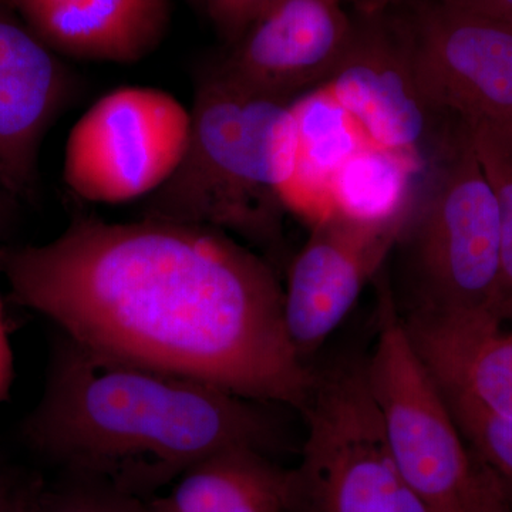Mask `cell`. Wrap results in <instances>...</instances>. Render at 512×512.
I'll use <instances>...</instances> for the list:
<instances>
[{"mask_svg":"<svg viewBox=\"0 0 512 512\" xmlns=\"http://www.w3.org/2000/svg\"><path fill=\"white\" fill-rule=\"evenodd\" d=\"M3 278L100 355L298 412L311 392L271 262L220 229L80 215L53 241L9 248Z\"/></svg>","mask_w":512,"mask_h":512,"instance_id":"obj_1","label":"cell"},{"mask_svg":"<svg viewBox=\"0 0 512 512\" xmlns=\"http://www.w3.org/2000/svg\"><path fill=\"white\" fill-rule=\"evenodd\" d=\"M266 406L111 359L56 332L42 394L20 436L63 476L147 500L222 448L249 446L272 454L281 431Z\"/></svg>","mask_w":512,"mask_h":512,"instance_id":"obj_2","label":"cell"},{"mask_svg":"<svg viewBox=\"0 0 512 512\" xmlns=\"http://www.w3.org/2000/svg\"><path fill=\"white\" fill-rule=\"evenodd\" d=\"M183 160L143 217L220 229L281 254L296 165L292 103L249 90L217 66L195 86Z\"/></svg>","mask_w":512,"mask_h":512,"instance_id":"obj_3","label":"cell"},{"mask_svg":"<svg viewBox=\"0 0 512 512\" xmlns=\"http://www.w3.org/2000/svg\"><path fill=\"white\" fill-rule=\"evenodd\" d=\"M429 164L396 244L409 291L406 312L491 315L501 271L500 208L466 121H458Z\"/></svg>","mask_w":512,"mask_h":512,"instance_id":"obj_4","label":"cell"},{"mask_svg":"<svg viewBox=\"0 0 512 512\" xmlns=\"http://www.w3.org/2000/svg\"><path fill=\"white\" fill-rule=\"evenodd\" d=\"M299 413L306 436L289 468L288 512H439L394 460L365 363L315 370Z\"/></svg>","mask_w":512,"mask_h":512,"instance_id":"obj_5","label":"cell"},{"mask_svg":"<svg viewBox=\"0 0 512 512\" xmlns=\"http://www.w3.org/2000/svg\"><path fill=\"white\" fill-rule=\"evenodd\" d=\"M375 281L379 326L365 360L367 384L403 476L434 510L450 512L473 484L476 458L407 335L386 269Z\"/></svg>","mask_w":512,"mask_h":512,"instance_id":"obj_6","label":"cell"},{"mask_svg":"<svg viewBox=\"0 0 512 512\" xmlns=\"http://www.w3.org/2000/svg\"><path fill=\"white\" fill-rule=\"evenodd\" d=\"M191 114L173 94L121 87L74 124L64 148V183L94 204L150 197L183 160Z\"/></svg>","mask_w":512,"mask_h":512,"instance_id":"obj_7","label":"cell"},{"mask_svg":"<svg viewBox=\"0 0 512 512\" xmlns=\"http://www.w3.org/2000/svg\"><path fill=\"white\" fill-rule=\"evenodd\" d=\"M328 87L373 146L424 165L450 136L456 117L424 96L397 8L353 16V33Z\"/></svg>","mask_w":512,"mask_h":512,"instance_id":"obj_8","label":"cell"},{"mask_svg":"<svg viewBox=\"0 0 512 512\" xmlns=\"http://www.w3.org/2000/svg\"><path fill=\"white\" fill-rule=\"evenodd\" d=\"M397 12L427 100L466 123L512 127V28L443 0H406Z\"/></svg>","mask_w":512,"mask_h":512,"instance_id":"obj_9","label":"cell"},{"mask_svg":"<svg viewBox=\"0 0 512 512\" xmlns=\"http://www.w3.org/2000/svg\"><path fill=\"white\" fill-rule=\"evenodd\" d=\"M412 208L382 221L359 220L336 210L313 221L284 289L286 332L306 365L382 271Z\"/></svg>","mask_w":512,"mask_h":512,"instance_id":"obj_10","label":"cell"},{"mask_svg":"<svg viewBox=\"0 0 512 512\" xmlns=\"http://www.w3.org/2000/svg\"><path fill=\"white\" fill-rule=\"evenodd\" d=\"M352 33L342 0H274L215 66L249 90L293 103L328 82Z\"/></svg>","mask_w":512,"mask_h":512,"instance_id":"obj_11","label":"cell"},{"mask_svg":"<svg viewBox=\"0 0 512 512\" xmlns=\"http://www.w3.org/2000/svg\"><path fill=\"white\" fill-rule=\"evenodd\" d=\"M66 93L52 49L0 9V185L15 198L35 190L40 144Z\"/></svg>","mask_w":512,"mask_h":512,"instance_id":"obj_12","label":"cell"},{"mask_svg":"<svg viewBox=\"0 0 512 512\" xmlns=\"http://www.w3.org/2000/svg\"><path fill=\"white\" fill-rule=\"evenodd\" d=\"M402 316L414 348L443 392L512 419V330L488 313Z\"/></svg>","mask_w":512,"mask_h":512,"instance_id":"obj_13","label":"cell"},{"mask_svg":"<svg viewBox=\"0 0 512 512\" xmlns=\"http://www.w3.org/2000/svg\"><path fill=\"white\" fill-rule=\"evenodd\" d=\"M49 49L76 59L134 63L163 39L170 0H12Z\"/></svg>","mask_w":512,"mask_h":512,"instance_id":"obj_14","label":"cell"},{"mask_svg":"<svg viewBox=\"0 0 512 512\" xmlns=\"http://www.w3.org/2000/svg\"><path fill=\"white\" fill-rule=\"evenodd\" d=\"M148 512H288L289 468L249 446L222 448L192 464Z\"/></svg>","mask_w":512,"mask_h":512,"instance_id":"obj_15","label":"cell"},{"mask_svg":"<svg viewBox=\"0 0 512 512\" xmlns=\"http://www.w3.org/2000/svg\"><path fill=\"white\" fill-rule=\"evenodd\" d=\"M292 114L296 128V165L286 204L289 211L315 221L328 211L333 177L369 141L323 84L293 101Z\"/></svg>","mask_w":512,"mask_h":512,"instance_id":"obj_16","label":"cell"},{"mask_svg":"<svg viewBox=\"0 0 512 512\" xmlns=\"http://www.w3.org/2000/svg\"><path fill=\"white\" fill-rule=\"evenodd\" d=\"M424 168L416 158L367 144L333 177L328 210L366 221L397 217L413 207Z\"/></svg>","mask_w":512,"mask_h":512,"instance_id":"obj_17","label":"cell"},{"mask_svg":"<svg viewBox=\"0 0 512 512\" xmlns=\"http://www.w3.org/2000/svg\"><path fill=\"white\" fill-rule=\"evenodd\" d=\"M466 124L500 208L501 271L491 315L504 325L512 323V127L485 121Z\"/></svg>","mask_w":512,"mask_h":512,"instance_id":"obj_18","label":"cell"},{"mask_svg":"<svg viewBox=\"0 0 512 512\" xmlns=\"http://www.w3.org/2000/svg\"><path fill=\"white\" fill-rule=\"evenodd\" d=\"M441 393L471 454L512 498V419L487 412L458 394Z\"/></svg>","mask_w":512,"mask_h":512,"instance_id":"obj_19","label":"cell"},{"mask_svg":"<svg viewBox=\"0 0 512 512\" xmlns=\"http://www.w3.org/2000/svg\"><path fill=\"white\" fill-rule=\"evenodd\" d=\"M39 512H148L146 500L86 478L63 476L46 485Z\"/></svg>","mask_w":512,"mask_h":512,"instance_id":"obj_20","label":"cell"},{"mask_svg":"<svg viewBox=\"0 0 512 512\" xmlns=\"http://www.w3.org/2000/svg\"><path fill=\"white\" fill-rule=\"evenodd\" d=\"M272 2L274 0H204L211 19L229 46L244 35L256 16Z\"/></svg>","mask_w":512,"mask_h":512,"instance_id":"obj_21","label":"cell"},{"mask_svg":"<svg viewBox=\"0 0 512 512\" xmlns=\"http://www.w3.org/2000/svg\"><path fill=\"white\" fill-rule=\"evenodd\" d=\"M473 484L450 512H512V498L503 485L476 460Z\"/></svg>","mask_w":512,"mask_h":512,"instance_id":"obj_22","label":"cell"},{"mask_svg":"<svg viewBox=\"0 0 512 512\" xmlns=\"http://www.w3.org/2000/svg\"><path fill=\"white\" fill-rule=\"evenodd\" d=\"M45 481L9 471L0 484V512H39Z\"/></svg>","mask_w":512,"mask_h":512,"instance_id":"obj_23","label":"cell"},{"mask_svg":"<svg viewBox=\"0 0 512 512\" xmlns=\"http://www.w3.org/2000/svg\"><path fill=\"white\" fill-rule=\"evenodd\" d=\"M6 251L0 252V279L3 278V258H5ZM13 379H15V357H13L12 342H10L5 302H3L2 291H0V404L9 399Z\"/></svg>","mask_w":512,"mask_h":512,"instance_id":"obj_24","label":"cell"},{"mask_svg":"<svg viewBox=\"0 0 512 512\" xmlns=\"http://www.w3.org/2000/svg\"><path fill=\"white\" fill-rule=\"evenodd\" d=\"M447 5L512 28V0H443Z\"/></svg>","mask_w":512,"mask_h":512,"instance_id":"obj_25","label":"cell"},{"mask_svg":"<svg viewBox=\"0 0 512 512\" xmlns=\"http://www.w3.org/2000/svg\"><path fill=\"white\" fill-rule=\"evenodd\" d=\"M342 2L343 5L353 8L357 15H377L403 5L406 0H342Z\"/></svg>","mask_w":512,"mask_h":512,"instance_id":"obj_26","label":"cell"},{"mask_svg":"<svg viewBox=\"0 0 512 512\" xmlns=\"http://www.w3.org/2000/svg\"><path fill=\"white\" fill-rule=\"evenodd\" d=\"M15 198L10 195L5 188L0 185V252L9 249L3 245V238H5L6 229H8V218H9V200Z\"/></svg>","mask_w":512,"mask_h":512,"instance_id":"obj_27","label":"cell"},{"mask_svg":"<svg viewBox=\"0 0 512 512\" xmlns=\"http://www.w3.org/2000/svg\"><path fill=\"white\" fill-rule=\"evenodd\" d=\"M10 471V468L5 466V463H3L2 458H0V484L3 483V480H5L6 476H8Z\"/></svg>","mask_w":512,"mask_h":512,"instance_id":"obj_28","label":"cell"}]
</instances>
